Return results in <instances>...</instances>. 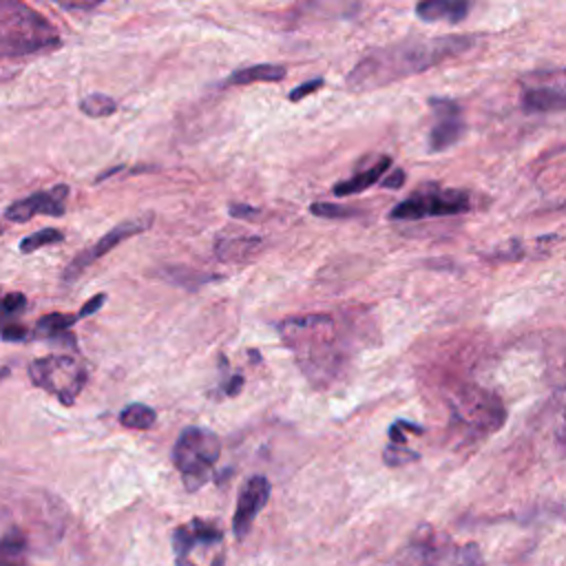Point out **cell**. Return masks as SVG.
I'll list each match as a JSON object with an SVG mask.
<instances>
[{
	"label": "cell",
	"mask_w": 566,
	"mask_h": 566,
	"mask_svg": "<svg viewBox=\"0 0 566 566\" xmlns=\"http://www.w3.org/2000/svg\"><path fill=\"white\" fill-rule=\"evenodd\" d=\"M475 44L473 35L416 38L369 51L349 73L347 88L371 91L422 73L444 60H451Z\"/></svg>",
	"instance_id": "obj_1"
},
{
	"label": "cell",
	"mask_w": 566,
	"mask_h": 566,
	"mask_svg": "<svg viewBox=\"0 0 566 566\" xmlns=\"http://www.w3.org/2000/svg\"><path fill=\"white\" fill-rule=\"evenodd\" d=\"M276 329L301 374L314 387H329L345 371L349 352L332 314L292 316L281 321Z\"/></svg>",
	"instance_id": "obj_2"
},
{
	"label": "cell",
	"mask_w": 566,
	"mask_h": 566,
	"mask_svg": "<svg viewBox=\"0 0 566 566\" xmlns=\"http://www.w3.org/2000/svg\"><path fill=\"white\" fill-rule=\"evenodd\" d=\"M60 46L57 29L22 0H0V57H24Z\"/></svg>",
	"instance_id": "obj_3"
},
{
	"label": "cell",
	"mask_w": 566,
	"mask_h": 566,
	"mask_svg": "<svg viewBox=\"0 0 566 566\" xmlns=\"http://www.w3.org/2000/svg\"><path fill=\"white\" fill-rule=\"evenodd\" d=\"M506 420L502 398L484 387H467L451 400L449 429L458 442H480L495 433Z\"/></svg>",
	"instance_id": "obj_4"
},
{
	"label": "cell",
	"mask_w": 566,
	"mask_h": 566,
	"mask_svg": "<svg viewBox=\"0 0 566 566\" xmlns=\"http://www.w3.org/2000/svg\"><path fill=\"white\" fill-rule=\"evenodd\" d=\"M219 455L221 442L217 433L197 424L181 429L172 447V464L181 473L186 491H197L210 480Z\"/></svg>",
	"instance_id": "obj_5"
},
{
	"label": "cell",
	"mask_w": 566,
	"mask_h": 566,
	"mask_svg": "<svg viewBox=\"0 0 566 566\" xmlns=\"http://www.w3.org/2000/svg\"><path fill=\"white\" fill-rule=\"evenodd\" d=\"M29 376L33 385L53 394L64 407H71L77 400L88 380L86 367L69 354H49L31 360Z\"/></svg>",
	"instance_id": "obj_6"
},
{
	"label": "cell",
	"mask_w": 566,
	"mask_h": 566,
	"mask_svg": "<svg viewBox=\"0 0 566 566\" xmlns=\"http://www.w3.org/2000/svg\"><path fill=\"white\" fill-rule=\"evenodd\" d=\"M471 210V195L460 188H440L427 184L413 190L407 199L396 203L389 212L394 221H418L429 217H451Z\"/></svg>",
	"instance_id": "obj_7"
},
{
	"label": "cell",
	"mask_w": 566,
	"mask_h": 566,
	"mask_svg": "<svg viewBox=\"0 0 566 566\" xmlns=\"http://www.w3.org/2000/svg\"><path fill=\"white\" fill-rule=\"evenodd\" d=\"M150 223H153V214H144V217H135V219H128V221L117 223V226L111 228L104 237H99L93 245H88L86 250H82L80 254H75V256L71 259V263L66 265L62 279H64L66 283L75 281L88 265H93L97 259H102L104 254H108V252H111L113 248H117L122 241H126V239H130V237L144 232Z\"/></svg>",
	"instance_id": "obj_8"
},
{
	"label": "cell",
	"mask_w": 566,
	"mask_h": 566,
	"mask_svg": "<svg viewBox=\"0 0 566 566\" xmlns=\"http://www.w3.org/2000/svg\"><path fill=\"white\" fill-rule=\"evenodd\" d=\"M429 106L433 111V126L429 130V150L442 153L460 142L464 135V115L455 99L449 97H431Z\"/></svg>",
	"instance_id": "obj_9"
},
{
	"label": "cell",
	"mask_w": 566,
	"mask_h": 566,
	"mask_svg": "<svg viewBox=\"0 0 566 566\" xmlns=\"http://www.w3.org/2000/svg\"><path fill=\"white\" fill-rule=\"evenodd\" d=\"M66 199H69V186L57 184L49 190H38L24 199H18L4 208V219L13 223H24L31 221L38 214H49V217H62L66 210Z\"/></svg>",
	"instance_id": "obj_10"
},
{
	"label": "cell",
	"mask_w": 566,
	"mask_h": 566,
	"mask_svg": "<svg viewBox=\"0 0 566 566\" xmlns=\"http://www.w3.org/2000/svg\"><path fill=\"white\" fill-rule=\"evenodd\" d=\"M270 491H272V484L265 475H252L243 482V486L239 491V497H237V509H234V515H232L234 537L241 539V537L248 535L256 515L268 504Z\"/></svg>",
	"instance_id": "obj_11"
},
{
	"label": "cell",
	"mask_w": 566,
	"mask_h": 566,
	"mask_svg": "<svg viewBox=\"0 0 566 566\" xmlns=\"http://www.w3.org/2000/svg\"><path fill=\"white\" fill-rule=\"evenodd\" d=\"M223 542L221 528L203 517H192L190 522L181 524L172 533V551L177 562H188L190 553L197 548H212Z\"/></svg>",
	"instance_id": "obj_12"
},
{
	"label": "cell",
	"mask_w": 566,
	"mask_h": 566,
	"mask_svg": "<svg viewBox=\"0 0 566 566\" xmlns=\"http://www.w3.org/2000/svg\"><path fill=\"white\" fill-rule=\"evenodd\" d=\"M263 250V239L254 234H226L214 241V254L223 263H248Z\"/></svg>",
	"instance_id": "obj_13"
},
{
	"label": "cell",
	"mask_w": 566,
	"mask_h": 566,
	"mask_svg": "<svg viewBox=\"0 0 566 566\" xmlns=\"http://www.w3.org/2000/svg\"><path fill=\"white\" fill-rule=\"evenodd\" d=\"M391 168V157L389 155H382L378 157L376 161H371L369 166L356 170L352 177L338 181L332 186V195L336 197H349V195H358L367 188H371L374 184H378V179Z\"/></svg>",
	"instance_id": "obj_14"
},
{
	"label": "cell",
	"mask_w": 566,
	"mask_h": 566,
	"mask_svg": "<svg viewBox=\"0 0 566 566\" xmlns=\"http://www.w3.org/2000/svg\"><path fill=\"white\" fill-rule=\"evenodd\" d=\"M471 0H420L416 15L422 22H449L458 24L469 15Z\"/></svg>",
	"instance_id": "obj_15"
},
{
	"label": "cell",
	"mask_w": 566,
	"mask_h": 566,
	"mask_svg": "<svg viewBox=\"0 0 566 566\" xmlns=\"http://www.w3.org/2000/svg\"><path fill=\"white\" fill-rule=\"evenodd\" d=\"M566 106L562 86H526L522 93V108L526 113H559Z\"/></svg>",
	"instance_id": "obj_16"
},
{
	"label": "cell",
	"mask_w": 566,
	"mask_h": 566,
	"mask_svg": "<svg viewBox=\"0 0 566 566\" xmlns=\"http://www.w3.org/2000/svg\"><path fill=\"white\" fill-rule=\"evenodd\" d=\"M285 77V66L281 64H252L237 69L226 84L230 86H243V84H256V82H279Z\"/></svg>",
	"instance_id": "obj_17"
},
{
	"label": "cell",
	"mask_w": 566,
	"mask_h": 566,
	"mask_svg": "<svg viewBox=\"0 0 566 566\" xmlns=\"http://www.w3.org/2000/svg\"><path fill=\"white\" fill-rule=\"evenodd\" d=\"M77 314H62V312H53L42 316L35 327L33 334L40 338H57V336H66L69 329L77 323Z\"/></svg>",
	"instance_id": "obj_18"
},
{
	"label": "cell",
	"mask_w": 566,
	"mask_h": 566,
	"mask_svg": "<svg viewBox=\"0 0 566 566\" xmlns=\"http://www.w3.org/2000/svg\"><path fill=\"white\" fill-rule=\"evenodd\" d=\"M119 424L126 429H150L157 420V411L142 402H130L119 411Z\"/></svg>",
	"instance_id": "obj_19"
},
{
	"label": "cell",
	"mask_w": 566,
	"mask_h": 566,
	"mask_svg": "<svg viewBox=\"0 0 566 566\" xmlns=\"http://www.w3.org/2000/svg\"><path fill=\"white\" fill-rule=\"evenodd\" d=\"M80 111L88 117H108L117 111V102L106 93H91L80 99Z\"/></svg>",
	"instance_id": "obj_20"
},
{
	"label": "cell",
	"mask_w": 566,
	"mask_h": 566,
	"mask_svg": "<svg viewBox=\"0 0 566 566\" xmlns=\"http://www.w3.org/2000/svg\"><path fill=\"white\" fill-rule=\"evenodd\" d=\"M60 241H64V232L62 230H57V228H42V230L33 232V234L20 239V252L29 254V252H35V250H40L44 245L60 243Z\"/></svg>",
	"instance_id": "obj_21"
},
{
	"label": "cell",
	"mask_w": 566,
	"mask_h": 566,
	"mask_svg": "<svg viewBox=\"0 0 566 566\" xmlns=\"http://www.w3.org/2000/svg\"><path fill=\"white\" fill-rule=\"evenodd\" d=\"M27 551V537L22 531L13 528L0 537V564L15 562Z\"/></svg>",
	"instance_id": "obj_22"
},
{
	"label": "cell",
	"mask_w": 566,
	"mask_h": 566,
	"mask_svg": "<svg viewBox=\"0 0 566 566\" xmlns=\"http://www.w3.org/2000/svg\"><path fill=\"white\" fill-rule=\"evenodd\" d=\"M166 276H168L172 283L184 285V287H188V290H195V287H199V285H206V283L219 279V276H214V274H201V272H195V270H188V268H170V270H166Z\"/></svg>",
	"instance_id": "obj_23"
},
{
	"label": "cell",
	"mask_w": 566,
	"mask_h": 566,
	"mask_svg": "<svg viewBox=\"0 0 566 566\" xmlns=\"http://www.w3.org/2000/svg\"><path fill=\"white\" fill-rule=\"evenodd\" d=\"M310 212H312L314 217H321V219H352V217L358 214V210L352 208V206L327 203V201L312 203V206H310Z\"/></svg>",
	"instance_id": "obj_24"
},
{
	"label": "cell",
	"mask_w": 566,
	"mask_h": 566,
	"mask_svg": "<svg viewBox=\"0 0 566 566\" xmlns=\"http://www.w3.org/2000/svg\"><path fill=\"white\" fill-rule=\"evenodd\" d=\"M382 460H385L387 467H402L407 462L420 460V453L409 449L407 444H391V442H387V447L382 451Z\"/></svg>",
	"instance_id": "obj_25"
},
{
	"label": "cell",
	"mask_w": 566,
	"mask_h": 566,
	"mask_svg": "<svg viewBox=\"0 0 566 566\" xmlns=\"http://www.w3.org/2000/svg\"><path fill=\"white\" fill-rule=\"evenodd\" d=\"M27 310V296L20 292H9L4 296H0V318L2 321H11L15 316H20Z\"/></svg>",
	"instance_id": "obj_26"
},
{
	"label": "cell",
	"mask_w": 566,
	"mask_h": 566,
	"mask_svg": "<svg viewBox=\"0 0 566 566\" xmlns=\"http://www.w3.org/2000/svg\"><path fill=\"white\" fill-rule=\"evenodd\" d=\"M524 256H526V243H522L517 239H513V241H509L504 245H497L489 254L491 261H522Z\"/></svg>",
	"instance_id": "obj_27"
},
{
	"label": "cell",
	"mask_w": 566,
	"mask_h": 566,
	"mask_svg": "<svg viewBox=\"0 0 566 566\" xmlns=\"http://www.w3.org/2000/svg\"><path fill=\"white\" fill-rule=\"evenodd\" d=\"M424 433V427L420 424H413V422H407V420H396L389 431H387V438L391 444H407V433Z\"/></svg>",
	"instance_id": "obj_28"
},
{
	"label": "cell",
	"mask_w": 566,
	"mask_h": 566,
	"mask_svg": "<svg viewBox=\"0 0 566 566\" xmlns=\"http://www.w3.org/2000/svg\"><path fill=\"white\" fill-rule=\"evenodd\" d=\"M323 84H325V80H323V77H314V80H307V82L298 84L296 88H292V91H290V102H298V99L307 97L310 93L318 91Z\"/></svg>",
	"instance_id": "obj_29"
},
{
	"label": "cell",
	"mask_w": 566,
	"mask_h": 566,
	"mask_svg": "<svg viewBox=\"0 0 566 566\" xmlns=\"http://www.w3.org/2000/svg\"><path fill=\"white\" fill-rule=\"evenodd\" d=\"M228 212L234 219H248V221H254V219L261 217V210L254 208V206H248V203H230Z\"/></svg>",
	"instance_id": "obj_30"
},
{
	"label": "cell",
	"mask_w": 566,
	"mask_h": 566,
	"mask_svg": "<svg viewBox=\"0 0 566 566\" xmlns=\"http://www.w3.org/2000/svg\"><path fill=\"white\" fill-rule=\"evenodd\" d=\"M405 181H407V175H405V170H402V168H394L387 177H380V179H378V184H380L382 188H389V190H398V188H402V186H405Z\"/></svg>",
	"instance_id": "obj_31"
},
{
	"label": "cell",
	"mask_w": 566,
	"mask_h": 566,
	"mask_svg": "<svg viewBox=\"0 0 566 566\" xmlns=\"http://www.w3.org/2000/svg\"><path fill=\"white\" fill-rule=\"evenodd\" d=\"M0 334H2L4 340H24V338H29V329L22 327V325H15L11 321L0 327Z\"/></svg>",
	"instance_id": "obj_32"
},
{
	"label": "cell",
	"mask_w": 566,
	"mask_h": 566,
	"mask_svg": "<svg viewBox=\"0 0 566 566\" xmlns=\"http://www.w3.org/2000/svg\"><path fill=\"white\" fill-rule=\"evenodd\" d=\"M104 301H106V294H95L93 298H88V301L80 307L77 318H84V316H88V314H95V312L104 305Z\"/></svg>",
	"instance_id": "obj_33"
},
{
	"label": "cell",
	"mask_w": 566,
	"mask_h": 566,
	"mask_svg": "<svg viewBox=\"0 0 566 566\" xmlns=\"http://www.w3.org/2000/svg\"><path fill=\"white\" fill-rule=\"evenodd\" d=\"M223 394H228V396H237L241 389H243V376H239V374H230V378L228 380H223Z\"/></svg>",
	"instance_id": "obj_34"
},
{
	"label": "cell",
	"mask_w": 566,
	"mask_h": 566,
	"mask_svg": "<svg viewBox=\"0 0 566 566\" xmlns=\"http://www.w3.org/2000/svg\"><path fill=\"white\" fill-rule=\"evenodd\" d=\"M55 2L64 9H93V7L102 4L104 0H55Z\"/></svg>",
	"instance_id": "obj_35"
},
{
	"label": "cell",
	"mask_w": 566,
	"mask_h": 566,
	"mask_svg": "<svg viewBox=\"0 0 566 566\" xmlns=\"http://www.w3.org/2000/svg\"><path fill=\"white\" fill-rule=\"evenodd\" d=\"M7 374H9V369H7V367H2V369H0V378H2V376H7Z\"/></svg>",
	"instance_id": "obj_36"
},
{
	"label": "cell",
	"mask_w": 566,
	"mask_h": 566,
	"mask_svg": "<svg viewBox=\"0 0 566 566\" xmlns=\"http://www.w3.org/2000/svg\"><path fill=\"white\" fill-rule=\"evenodd\" d=\"M0 232H2V228H0Z\"/></svg>",
	"instance_id": "obj_37"
}]
</instances>
